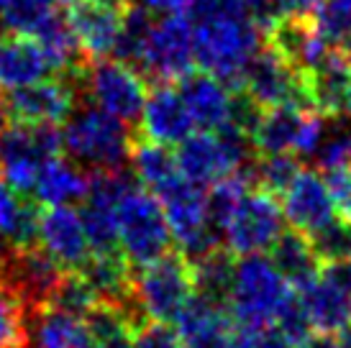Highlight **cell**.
<instances>
[{"label": "cell", "instance_id": "f1b7e54d", "mask_svg": "<svg viewBox=\"0 0 351 348\" xmlns=\"http://www.w3.org/2000/svg\"><path fill=\"white\" fill-rule=\"evenodd\" d=\"M29 310L19 292L0 279V348L29 346Z\"/></svg>", "mask_w": 351, "mask_h": 348}, {"label": "cell", "instance_id": "d6a6232c", "mask_svg": "<svg viewBox=\"0 0 351 348\" xmlns=\"http://www.w3.org/2000/svg\"><path fill=\"white\" fill-rule=\"evenodd\" d=\"M311 18L323 39L333 47H341L351 34V0H318Z\"/></svg>", "mask_w": 351, "mask_h": 348}, {"label": "cell", "instance_id": "2e32d148", "mask_svg": "<svg viewBox=\"0 0 351 348\" xmlns=\"http://www.w3.org/2000/svg\"><path fill=\"white\" fill-rule=\"evenodd\" d=\"M36 246L62 271H80L93 253L82 215L75 205L41 208L39 225H36Z\"/></svg>", "mask_w": 351, "mask_h": 348}, {"label": "cell", "instance_id": "1f68e13d", "mask_svg": "<svg viewBox=\"0 0 351 348\" xmlns=\"http://www.w3.org/2000/svg\"><path fill=\"white\" fill-rule=\"evenodd\" d=\"M333 121L336 123L331 128L326 126L321 144H318L315 154H313L321 172L351 166V113L349 116L333 118Z\"/></svg>", "mask_w": 351, "mask_h": 348}, {"label": "cell", "instance_id": "8d00e7d4", "mask_svg": "<svg viewBox=\"0 0 351 348\" xmlns=\"http://www.w3.org/2000/svg\"><path fill=\"white\" fill-rule=\"evenodd\" d=\"M138 5L152 16H190L195 0H138Z\"/></svg>", "mask_w": 351, "mask_h": 348}, {"label": "cell", "instance_id": "8992f818", "mask_svg": "<svg viewBox=\"0 0 351 348\" xmlns=\"http://www.w3.org/2000/svg\"><path fill=\"white\" fill-rule=\"evenodd\" d=\"M156 200L162 203L167 225L177 241L180 253L190 261L221 249V236L208 215V190L177 174L175 179L154 190Z\"/></svg>", "mask_w": 351, "mask_h": 348}, {"label": "cell", "instance_id": "3957f363", "mask_svg": "<svg viewBox=\"0 0 351 348\" xmlns=\"http://www.w3.org/2000/svg\"><path fill=\"white\" fill-rule=\"evenodd\" d=\"M295 300V287L277 271L269 256H236L226 295V310L234 325L272 328Z\"/></svg>", "mask_w": 351, "mask_h": 348}, {"label": "cell", "instance_id": "836d02e7", "mask_svg": "<svg viewBox=\"0 0 351 348\" xmlns=\"http://www.w3.org/2000/svg\"><path fill=\"white\" fill-rule=\"evenodd\" d=\"M308 241H311V246L315 249L321 261L351 259V221L339 218V221H333L328 228H323L321 233H315Z\"/></svg>", "mask_w": 351, "mask_h": 348}, {"label": "cell", "instance_id": "5b68a950", "mask_svg": "<svg viewBox=\"0 0 351 348\" xmlns=\"http://www.w3.org/2000/svg\"><path fill=\"white\" fill-rule=\"evenodd\" d=\"M134 136L128 123L110 116L95 105L72 110L62 131V151L75 159L80 166H90L93 172H113L123 169L131 159Z\"/></svg>", "mask_w": 351, "mask_h": 348}, {"label": "cell", "instance_id": "f546056e", "mask_svg": "<svg viewBox=\"0 0 351 348\" xmlns=\"http://www.w3.org/2000/svg\"><path fill=\"white\" fill-rule=\"evenodd\" d=\"M95 302H100V300H98V295H95V290H93V284L85 279V274H82V271H64L44 308H54V310H62V312H69V315H80V318H82Z\"/></svg>", "mask_w": 351, "mask_h": 348}, {"label": "cell", "instance_id": "4316f807", "mask_svg": "<svg viewBox=\"0 0 351 348\" xmlns=\"http://www.w3.org/2000/svg\"><path fill=\"white\" fill-rule=\"evenodd\" d=\"M131 166H134V174H136V182L144 184L147 190H159L162 184H167L169 179H175L180 174V166H177V156L172 151V146L156 144V141H149V138H138L134 141V149H131Z\"/></svg>", "mask_w": 351, "mask_h": 348}, {"label": "cell", "instance_id": "60d3db41", "mask_svg": "<svg viewBox=\"0 0 351 348\" xmlns=\"http://www.w3.org/2000/svg\"><path fill=\"white\" fill-rule=\"evenodd\" d=\"M341 49H343V54H346V57L351 59V34H349V36H346V41H343V44H341Z\"/></svg>", "mask_w": 351, "mask_h": 348}, {"label": "cell", "instance_id": "74e56055", "mask_svg": "<svg viewBox=\"0 0 351 348\" xmlns=\"http://www.w3.org/2000/svg\"><path fill=\"white\" fill-rule=\"evenodd\" d=\"M287 13H302V16H311L313 8L318 5V0H285Z\"/></svg>", "mask_w": 351, "mask_h": 348}, {"label": "cell", "instance_id": "52a82bcc", "mask_svg": "<svg viewBox=\"0 0 351 348\" xmlns=\"http://www.w3.org/2000/svg\"><path fill=\"white\" fill-rule=\"evenodd\" d=\"M134 308L147 320L175 323L180 310L195 297L193 264L180 251H167L141 264L131 279Z\"/></svg>", "mask_w": 351, "mask_h": 348}, {"label": "cell", "instance_id": "ac0fdd59", "mask_svg": "<svg viewBox=\"0 0 351 348\" xmlns=\"http://www.w3.org/2000/svg\"><path fill=\"white\" fill-rule=\"evenodd\" d=\"M8 118L21 123L59 126L77 105V75H59L54 79H36L31 85L10 90Z\"/></svg>", "mask_w": 351, "mask_h": 348}, {"label": "cell", "instance_id": "ba28073f", "mask_svg": "<svg viewBox=\"0 0 351 348\" xmlns=\"http://www.w3.org/2000/svg\"><path fill=\"white\" fill-rule=\"evenodd\" d=\"M180 174L200 187L221 182L223 177L241 172L249 159V136L239 126L221 131H193L177 144Z\"/></svg>", "mask_w": 351, "mask_h": 348}, {"label": "cell", "instance_id": "ab89813d", "mask_svg": "<svg viewBox=\"0 0 351 348\" xmlns=\"http://www.w3.org/2000/svg\"><path fill=\"white\" fill-rule=\"evenodd\" d=\"M5 121H8V100L3 95V87H0V128L5 126Z\"/></svg>", "mask_w": 351, "mask_h": 348}, {"label": "cell", "instance_id": "603a6c76", "mask_svg": "<svg viewBox=\"0 0 351 348\" xmlns=\"http://www.w3.org/2000/svg\"><path fill=\"white\" fill-rule=\"evenodd\" d=\"M90 190V174L75 159H64L62 154L51 156L41 164L36 179L31 184V200L41 208L51 205H77L85 200Z\"/></svg>", "mask_w": 351, "mask_h": 348}, {"label": "cell", "instance_id": "e0dca14e", "mask_svg": "<svg viewBox=\"0 0 351 348\" xmlns=\"http://www.w3.org/2000/svg\"><path fill=\"white\" fill-rule=\"evenodd\" d=\"M282 215L285 223H290V228L302 236L313 238L315 233L328 228L333 221H339L341 215L336 210L333 195L326 184L318 169H302L295 174V179L282 190Z\"/></svg>", "mask_w": 351, "mask_h": 348}, {"label": "cell", "instance_id": "9c48e42d", "mask_svg": "<svg viewBox=\"0 0 351 348\" xmlns=\"http://www.w3.org/2000/svg\"><path fill=\"white\" fill-rule=\"evenodd\" d=\"M326 123L313 108L298 103L259 108L249 128V146L256 154L313 156L321 144Z\"/></svg>", "mask_w": 351, "mask_h": 348}, {"label": "cell", "instance_id": "e575fe53", "mask_svg": "<svg viewBox=\"0 0 351 348\" xmlns=\"http://www.w3.org/2000/svg\"><path fill=\"white\" fill-rule=\"evenodd\" d=\"M134 348H185L172 323L147 320L134 328Z\"/></svg>", "mask_w": 351, "mask_h": 348}, {"label": "cell", "instance_id": "484cf974", "mask_svg": "<svg viewBox=\"0 0 351 348\" xmlns=\"http://www.w3.org/2000/svg\"><path fill=\"white\" fill-rule=\"evenodd\" d=\"M88 323L95 348H134V318L131 308L100 300L82 315Z\"/></svg>", "mask_w": 351, "mask_h": 348}, {"label": "cell", "instance_id": "cb8c5ba5", "mask_svg": "<svg viewBox=\"0 0 351 348\" xmlns=\"http://www.w3.org/2000/svg\"><path fill=\"white\" fill-rule=\"evenodd\" d=\"M269 259L295 290L308 279H313L318 266H321V259L308 241V236H302L293 228L277 236V241L269 246Z\"/></svg>", "mask_w": 351, "mask_h": 348}, {"label": "cell", "instance_id": "4fadbf2b", "mask_svg": "<svg viewBox=\"0 0 351 348\" xmlns=\"http://www.w3.org/2000/svg\"><path fill=\"white\" fill-rule=\"evenodd\" d=\"M295 295L313 333H341L351 325V259L321 261L315 277L300 284Z\"/></svg>", "mask_w": 351, "mask_h": 348}, {"label": "cell", "instance_id": "4dcf8cb0", "mask_svg": "<svg viewBox=\"0 0 351 348\" xmlns=\"http://www.w3.org/2000/svg\"><path fill=\"white\" fill-rule=\"evenodd\" d=\"M298 172H300V162L295 154H259V159L252 164V172L246 174L254 187L272 195H282V190L293 182Z\"/></svg>", "mask_w": 351, "mask_h": 348}, {"label": "cell", "instance_id": "ffe728a7", "mask_svg": "<svg viewBox=\"0 0 351 348\" xmlns=\"http://www.w3.org/2000/svg\"><path fill=\"white\" fill-rule=\"evenodd\" d=\"M180 95L185 100L197 131H221L226 126H236L239 97H234L231 87L213 75H185L180 77Z\"/></svg>", "mask_w": 351, "mask_h": 348}, {"label": "cell", "instance_id": "8fae6325", "mask_svg": "<svg viewBox=\"0 0 351 348\" xmlns=\"http://www.w3.org/2000/svg\"><path fill=\"white\" fill-rule=\"evenodd\" d=\"M285 231V215L277 195L249 187L221 225V246L234 256L267 253Z\"/></svg>", "mask_w": 351, "mask_h": 348}, {"label": "cell", "instance_id": "9a60e30c", "mask_svg": "<svg viewBox=\"0 0 351 348\" xmlns=\"http://www.w3.org/2000/svg\"><path fill=\"white\" fill-rule=\"evenodd\" d=\"M131 5L134 0H75L67 23L80 51L90 59L116 54Z\"/></svg>", "mask_w": 351, "mask_h": 348}, {"label": "cell", "instance_id": "d4e9b609", "mask_svg": "<svg viewBox=\"0 0 351 348\" xmlns=\"http://www.w3.org/2000/svg\"><path fill=\"white\" fill-rule=\"evenodd\" d=\"M34 312H36V325H34L36 348H95L85 318L54 308H39Z\"/></svg>", "mask_w": 351, "mask_h": 348}, {"label": "cell", "instance_id": "6da1fadb", "mask_svg": "<svg viewBox=\"0 0 351 348\" xmlns=\"http://www.w3.org/2000/svg\"><path fill=\"white\" fill-rule=\"evenodd\" d=\"M195 67L239 90L246 64L259 49L262 29L241 0H195L190 10Z\"/></svg>", "mask_w": 351, "mask_h": 348}, {"label": "cell", "instance_id": "277c9868", "mask_svg": "<svg viewBox=\"0 0 351 348\" xmlns=\"http://www.w3.org/2000/svg\"><path fill=\"white\" fill-rule=\"evenodd\" d=\"M118 251L131 266H141L147 261L169 251L172 233L167 225L162 203L156 195L136 179H128L126 187L118 192L113 205Z\"/></svg>", "mask_w": 351, "mask_h": 348}, {"label": "cell", "instance_id": "d6986e66", "mask_svg": "<svg viewBox=\"0 0 351 348\" xmlns=\"http://www.w3.org/2000/svg\"><path fill=\"white\" fill-rule=\"evenodd\" d=\"M138 126H141L138 138H149L165 146H177L182 138L197 131L185 100L172 82H156L138 113Z\"/></svg>", "mask_w": 351, "mask_h": 348}, {"label": "cell", "instance_id": "f35d334b", "mask_svg": "<svg viewBox=\"0 0 351 348\" xmlns=\"http://www.w3.org/2000/svg\"><path fill=\"white\" fill-rule=\"evenodd\" d=\"M336 340H339V348H351V325H346L341 333H336Z\"/></svg>", "mask_w": 351, "mask_h": 348}, {"label": "cell", "instance_id": "7a4b0ae2", "mask_svg": "<svg viewBox=\"0 0 351 348\" xmlns=\"http://www.w3.org/2000/svg\"><path fill=\"white\" fill-rule=\"evenodd\" d=\"M116 54L131 62L147 79L175 82L195 67L193 26L187 16H159L131 5L123 21Z\"/></svg>", "mask_w": 351, "mask_h": 348}, {"label": "cell", "instance_id": "5bb4252c", "mask_svg": "<svg viewBox=\"0 0 351 348\" xmlns=\"http://www.w3.org/2000/svg\"><path fill=\"white\" fill-rule=\"evenodd\" d=\"M239 92L249 97L256 108L282 105V103L311 108L300 72L293 64H287L269 44L264 49H256L252 62L246 64L239 82Z\"/></svg>", "mask_w": 351, "mask_h": 348}, {"label": "cell", "instance_id": "7c38bea8", "mask_svg": "<svg viewBox=\"0 0 351 348\" xmlns=\"http://www.w3.org/2000/svg\"><path fill=\"white\" fill-rule=\"evenodd\" d=\"M77 79L95 108L126 121V123L138 121L149 90L147 77L131 62L108 57L93 59L88 67L82 64Z\"/></svg>", "mask_w": 351, "mask_h": 348}, {"label": "cell", "instance_id": "d590c367", "mask_svg": "<svg viewBox=\"0 0 351 348\" xmlns=\"http://www.w3.org/2000/svg\"><path fill=\"white\" fill-rule=\"evenodd\" d=\"M231 348H290V343L277 333V328H246V325H234Z\"/></svg>", "mask_w": 351, "mask_h": 348}, {"label": "cell", "instance_id": "30bf717a", "mask_svg": "<svg viewBox=\"0 0 351 348\" xmlns=\"http://www.w3.org/2000/svg\"><path fill=\"white\" fill-rule=\"evenodd\" d=\"M62 154V131L49 123H5L0 128V177L16 192L29 195L41 164Z\"/></svg>", "mask_w": 351, "mask_h": 348}, {"label": "cell", "instance_id": "83f0119b", "mask_svg": "<svg viewBox=\"0 0 351 348\" xmlns=\"http://www.w3.org/2000/svg\"><path fill=\"white\" fill-rule=\"evenodd\" d=\"M69 0H0V23L8 31L36 34Z\"/></svg>", "mask_w": 351, "mask_h": 348}, {"label": "cell", "instance_id": "7402d4cb", "mask_svg": "<svg viewBox=\"0 0 351 348\" xmlns=\"http://www.w3.org/2000/svg\"><path fill=\"white\" fill-rule=\"evenodd\" d=\"M51 69L47 51L31 34L5 31L0 34V87L19 90L36 79H44Z\"/></svg>", "mask_w": 351, "mask_h": 348}, {"label": "cell", "instance_id": "44dd1931", "mask_svg": "<svg viewBox=\"0 0 351 348\" xmlns=\"http://www.w3.org/2000/svg\"><path fill=\"white\" fill-rule=\"evenodd\" d=\"M175 328L185 348H231L234 320L226 305L195 295L180 310Z\"/></svg>", "mask_w": 351, "mask_h": 348}]
</instances>
